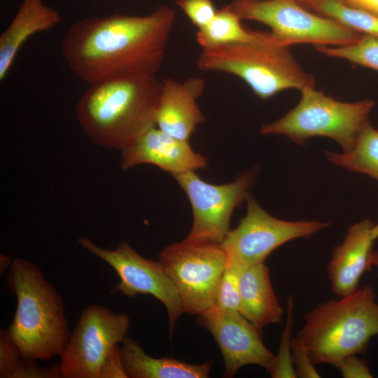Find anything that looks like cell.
Returning a JSON list of instances; mask_svg holds the SVG:
<instances>
[{"label": "cell", "mask_w": 378, "mask_h": 378, "mask_svg": "<svg viewBox=\"0 0 378 378\" xmlns=\"http://www.w3.org/2000/svg\"><path fill=\"white\" fill-rule=\"evenodd\" d=\"M176 19L160 5L145 15L115 13L72 23L61 42L71 71L88 85L114 77L155 75Z\"/></svg>", "instance_id": "6da1fadb"}, {"label": "cell", "mask_w": 378, "mask_h": 378, "mask_svg": "<svg viewBox=\"0 0 378 378\" xmlns=\"http://www.w3.org/2000/svg\"><path fill=\"white\" fill-rule=\"evenodd\" d=\"M161 89L155 75L104 79L89 85L75 105V116L94 144L122 150L156 127Z\"/></svg>", "instance_id": "7a4b0ae2"}, {"label": "cell", "mask_w": 378, "mask_h": 378, "mask_svg": "<svg viewBox=\"0 0 378 378\" xmlns=\"http://www.w3.org/2000/svg\"><path fill=\"white\" fill-rule=\"evenodd\" d=\"M6 281L17 299L8 331L22 357L48 360L60 356L70 330L63 300L33 262L13 258Z\"/></svg>", "instance_id": "3957f363"}, {"label": "cell", "mask_w": 378, "mask_h": 378, "mask_svg": "<svg viewBox=\"0 0 378 378\" xmlns=\"http://www.w3.org/2000/svg\"><path fill=\"white\" fill-rule=\"evenodd\" d=\"M378 335V304L368 285L352 293L318 304L304 315L296 338L314 365L337 368L349 356L366 352Z\"/></svg>", "instance_id": "277c9868"}, {"label": "cell", "mask_w": 378, "mask_h": 378, "mask_svg": "<svg viewBox=\"0 0 378 378\" xmlns=\"http://www.w3.org/2000/svg\"><path fill=\"white\" fill-rule=\"evenodd\" d=\"M290 47L276 41L270 31H263L253 41L203 48L196 65L203 71L235 76L266 100L285 90L315 87L314 76L300 65Z\"/></svg>", "instance_id": "5b68a950"}, {"label": "cell", "mask_w": 378, "mask_h": 378, "mask_svg": "<svg viewBox=\"0 0 378 378\" xmlns=\"http://www.w3.org/2000/svg\"><path fill=\"white\" fill-rule=\"evenodd\" d=\"M300 92L298 104L279 120L263 125L260 133L284 135L299 145L312 137L324 136L335 141L342 152L350 150L369 123L374 102L368 99L341 102L315 87Z\"/></svg>", "instance_id": "8992f818"}, {"label": "cell", "mask_w": 378, "mask_h": 378, "mask_svg": "<svg viewBox=\"0 0 378 378\" xmlns=\"http://www.w3.org/2000/svg\"><path fill=\"white\" fill-rule=\"evenodd\" d=\"M130 318L98 304L84 309L58 365L63 378L127 377L118 344L127 337Z\"/></svg>", "instance_id": "52a82bcc"}, {"label": "cell", "mask_w": 378, "mask_h": 378, "mask_svg": "<svg viewBox=\"0 0 378 378\" xmlns=\"http://www.w3.org/2000/svg\"><path fill=\"white\" fill-rule=\"evenodd\" d=\"M230 6L241 20L267 26L274 38L284 46H340L354 42L363 34L310 12L295 0H233Z\"/></svg>", "instance_id": "ba28073f"}, {"label": "cell", "mask_w": 378, "mask_h": 378, "mask_svg": "<svg viewBox=\"0 0 378 378\" xmlns=\"http://www.w3.org/2000/svg\"><path fill=\"white\" fill-rule=\"evenodd\" d=\"M158 261L177 288L185 313L199 316L214 306L227 262L220 244L184 239L166 246Z\"/></svg>", "instance_id": "9c48e42d"}, {"label": "cell", "mask_w": 378, "mask_h": 378, "mask_svg": "<svg viewBox=\"0 0 378 378\" xmlns=\"http://www.w3.org/2000/svg\"><path fill=\"white\" fill-rule=\"evenodd\" d=\"M246 214L220 244L227 260L245 267L264 262L276 248L298 238L309 237L329 221H288L271 216L249 195Z\"/></svg>", "instance_id": "30bf717a"}, {"label": "cell", "mask_w": 378, "mask_h": 378, "mask_svg": "<svg viewBox=\"0 0 378 378\" xmlns=\"http://www.w3.org/2000/svg\"><path fill=\"white\" fill-rule=\"evenodd\" d=\"M256 174V169L253 168L233 182L223 185L207 183L195 171L174 176L192 210V225L185 239L220 244L230 230L234 210L246 200Z\"/></svg>", "instance_id": "8fae6325"}, {"label": "cell", "mask_w": 378, "mask_h": 378, "mask_svg": "<svg viewBox=\"0 0 378 378\" xmlns=\"http://www.w3.org/2000/svg\"><path fill=\"white\" fill-rule=\"evenodd\" d=\"M78 242L115 271L120 281L113 292L129 298L149 294L160 301L167 311L172 335L177 320L185 312L177 288L159 261L141 256L125 240L115 249L100 247L87 237L79 238Z\"/></svg>", "instance_id": "7c38bea8"}, {"label": "cell", "mask_w": 378, "mask_h": 378, "mask_svg": "<svg viewBox=\"0 0 378 378\" xmlns=\"http://www.w3.org/2000/svg\"><path fill=\"white\" fill-rule=\"evenodd\" d=\"M197 321L211 332L218 345L226 377L234 376L248 365H259L270 372L275 355L265 346L261 330L239 312H226L213 306L199 315Z\"/></svg>", "instance_id": "4fadbf2b"}, {"label": "cell", "mask_w": 378, "mask_h": 378, "mask_svg": "<svg viewBox=\"0 0 378 378\" xmlns=\"http://www.w3.org/2000/svg\"><path fill=\"white\" fill-rule=\"evenodd\" d=\"M120 151V168L125 171L150 164L174 176L206 167V158L195 152L188 140L174 137L157 127L146 131Z\"/></svg>", "instance_id": "5bb4252c"}, {"label": "cell", "mask_w": 378, "mask_h": 378, "mask_svg": "<svg viewBox=\"0 0 378 378\" xmlns=\"http://www.w3.org/2000/svg\"><path fill=\"white\" fill-rule=\"evenodd\" d=\"M204 88L205 81L200 77L182 82L170 78L162 81L156 127L174 137L189 140L197 127L205 121L197 104Z\"/></svg>", "instance_id": "9a60e30c"}, {"label": "cell", "mask_w": 378, "mask_h": 378, "mask_svg": "<svg viewBox=\"0 0 378 378\" xmlns=\"http://www.w3.org/2000/svg\"><path fill=\"white\" fill-rule=\"evenodd\" d=\"M373 225L368 219L352 225L342 242L332 251L328 274L332 290L337 298L356 291L362 275L372 266Z\"/></svg>", "instance_id": "2e32d148"}, {"label": "cell", "mask_w": 378, "mask_h": 378, "mask_svg": "<svg viewBox=\"0 0 378 378\" xmlns=\"http://www.w3.org/2000/svg\"><path fill=\"white\" fill-rule=\"evenodd\" d=\"M62 20L60 13L43 0H22L7 28L0 35V80L2 82L22 45L35 34L46 31Z\"/></svg>", "instance_id": "e0dca14e"}, {"label": "cell", "mask_w": 378, "mask_h": 378, "mask_svg": "<svg viewBox=\"0 0 378 378\" xmlns=\"http://www.w3.org/2000/svg\"><path fill=\"white\" fill-rule=\"evenodd\" d=\"M241 267L239 313L260 330L281 322L284 311L264 262Z\"/></svg>", "instance_id": "ac0fdd59"}, {"label": "cell", "mask_w": 378, "mask_h": 378, "mask_svg": "<svg viewBox=\"0 0 378 378\" xmlns=\"http://www.w3.org/2000/svg\"><path fill=\"white\" fill-rule=\"evenodd\" d=\"M118 356L127 377L130 378H206L212 363L191 364L173 358H154L148 355L139 343L127 337Z\"/></svg>", "instance_id": "d6986e66"}, {"label": "cell", "mask_w": 378, "mask_h": 378, "mask_svg": "<svg viewBox=\"0 0 378 378\" xmlns=\"http://www.w3.org/2000/svg\"><path fill=\"white\" fill-rule=\"evenodd\" d=\"M241 22L230 4L217 9L211 22L197 30V42L203 49L250 42L260 38L263 31L247 29Z\"/></svg>", "instance_id": "ffe728a7"}, {"label": "cell", "mask_w": 378, "mask_h": 378, "mask_svg": "<svg viewBox=\"0 0 378 378\" xmlns=\"http://www.w3.org/2000/svg\"><path fill=\"white\" fill-rule=\"evenodd\" d=\"M325 153L332 164L353 172L367 174L378 181V130L370 122L350 150L341 153L325 150Z\"/></svg>", "instance_id": "44dd1931"}, {"label": "cell", "mask_w": 378, "mask_h": 378, "mask_svg": "<svg viewBox=\"0 0 378 378\" xmlns=\"http://www.w3.org/2000/svg\"><path fill=\"white\" fill-rule=\"evenodd\" d=\"M309 9L363 34L378 38V15L349 6L340 0H321Z\"/></svg>", "instance_id": "7402d4cb"}, {"label": "cell", "mask_w": 378, "mask_h": 378, "mask_svg": "<svg viewBox=\"0 0 378 378\" xmlns=\"http://www.w3.org/2000/svg\"><path fill=\"white\" fill-rule=\"evenodd\" d=\"M320 53L345 59L351 63L378 71V38L362 34L356 41L340 46L315 47Z\"/></svg>", "instance_id": "603a6c76"}, {"label": "cell", "mask_w": 378, "mask_h": 378, "mask_svg": "<svg viewBox=\"0 0 378 378\" xmlns=\"http://www.w3.org/2000/svg\"><path fill=\"white\" fill-rule=\"evenodd\" d=\"M294 300L290 295L287 300L286 323L281 334L278 354L275 355L273 365L269 373L272 377H297L291 356V333L294 324L293 318Z\"/></svg>", "instance_id": "cb8c5ba5"}, {"label": "cell", "mask_w": 378, "mask_h": 378, "mask_svg": "<svg viewBox=\"0 0 378 378\" xmlns=\"http://www.w3.org/2000/svg\"><path fill=\"white\" fill-rule=\"evenodd\" d=\"M241 267L227 260L218 288L214 307L226 312H239Z\"/></svg>", "instance_id": "d4e9b609"}, {"label": "cell", "mask_w": 378, "mask_h": 378, "mask_svg": "<svg viewBox=\"0 0 378 378\" xmlns=\"http://www.w3.org/2000/svg\"><path fill=\"white\" fill-rule=\"evenodd\" d=\"M176 4L198 29L208 24L217 11L212 0H176Z\"/></svg>", "instance_id": "484cf974"}, {"label": "cell", "mask_w": 378, "mask_h": 378, "mask_svg": "<svg viewBox=\"0 0 378 378\" xmlns=\"http://www.w3.org/2000/svg\"><path fill=\"white\" fill-rule=\"evenodd\" d=\"M23 358L8 330L0 331V377L10 378L18 361Z\"/></svg>", "instance_id": "4316f807"}, {"label": "cell", "mask_w": 378, "mask_h": 378, "mask_svg": "<svg viewBox=\"0 0 378 378\" xmlns=\"http://www.w3.org/2000/svg\"><path fill=\"white\" fill-rule=\"evenodd\" d=\"M36 360L22 358L12 371L10 378H58L61 377L59 365L41 366Z\"/></svg>", "instance_id": "83f0119b"}, {"label": "cell", "mask_w": 378, "mask_h": 378, "mask_svg": "<svg viewBox=\"0 0 378 378\" xmlns=\"http://www.w3.org/2000/svg\"><path fill=\"white\" fill-rule=\"evenodd\" d=\"M291 356L297 377H321L306 349L296 337L292 338Z\"/></svg>", "instance_id": "f1b7e54d"}, {"label": "cell", "mask_w": 378, "mask_h": 378, "mask_svg": "<svg viewBox=\"0 0 378 378\" xmlns=\"http://www.w3.org/2000/svg\"><path fill=\"white\" fill-rule=\"evenodd\" d=\"M344 378H372L368 362L359 358L357 355H351L345 358L337 368Z\"/></svg>", "instance_id": "f546056e"}, {"label": "cell", "mask_w": 378, "mask_h": 378, "mask_svg": "<svg viewBox=\"0 0 378 378\" xmlns=\"http://www.w3.org/2000/svg\"><path fill=\"white\" fill-rule=\"evenodd\" d=\"M344 4L378 15V0H340Z\"/></svg>", "instance_id": "4dcf8cb0"}, {"label": "cell", "mask_w": 378, "mask_h": 378, "mask_svg": "<svg viewBox=\"0 0 378 378\" xmlns=\"http://www.w3.org/2000/svg\"><path fill=\"white\" fill-rule=\"evenodd\" d=\"M13 258H10L8 255L1 253L0 255V274L4 272L6 270L9 269Z\"/></svg>", "instance_id": "1f68e13d"}, {"label": "cell", "mask_w": 378, "mask_h": 378, "mask_svg": "<svg viewBox=\"0 0 378 378\" xmlns=\"http://www.w3.org/2000/svg\"><path fill=\"white\" fill-rule=\"evenodd\" d=\"M296 2L304 6V8L309 9L314 4L321 1V0H295Z\"/></svg>", "instance_id": "d6a6232c"}, {"label": "cell", "mask_w": 378, "mask_h": 378, "mask_svg": "<svg viewBox=\"0 0 378 378\" xmlns=\"http://www.w3.org/2000/svg\"><path fill=\"white\" fill-rule=\"evenodd\" d=\"M371 235L374 241L378 239V223L373 225L371 230Z\"/></svg>", "instance_id": "836d02e7"}, {"label": "cell", "mask_w": 378, "mask_h": 378, "mask_svg": "<svg viewBox=\"0 0 378 378\" xmlns=\"http://www.w3.org/2000/svg\"><path fill=\"white\" fill-rule=\"evenodd\" d=\"M372 265L375 266L378 270V251L372 253Z\"/></svg>", "instance_id": "e575fe53"}, {"label": "cell", "mask_w": 378, "mask_h": 378, "mask_svg": "<svg viewBox=\"0 0 378 378\" xmlns=\"http://www.w3.org/2000/svg\"><path fill=\"white\" fill-rule=\"evenodd\" d=\"M95 1H99V0H95Z\"/></svg>", "instance_id": "d590c367"}]
</instances>
